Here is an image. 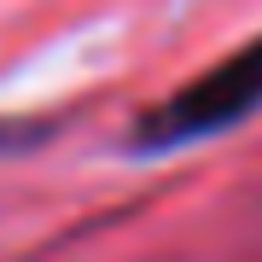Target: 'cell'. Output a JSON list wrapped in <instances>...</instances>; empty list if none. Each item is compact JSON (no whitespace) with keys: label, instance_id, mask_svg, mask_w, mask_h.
Returning a JSON list of instances; mask_svg holds the SVG:
<instances>
[{"label":"cell","instance_id":"obj_1","mask_svg":"<svg viewBox=\"0 0 262 262\" xmlns=\"http://www.w3.org/2000/svg\"><path fill=\"white\" fill-rule=\"evenodd\" d=\"M256 111H262V35L233 47L227 58H215L210 70H198L187 88H175L151 111H140L128 146L146 151V158L151 151H175V146H192V140L239 128Z\"/></svg>","mask_w":262,"mask_h":262},{"label":"cell","instance_id":"obj_2","mask_svg":"<svg viewBox=\"0 0 262 262\" xmlns=\"http://www.w3.org/2000/svg\"><path fill=\"white\" fill-rule=\"evenodd\" d=\"M47 128H24V122H0V151H12V146H29V140H41Z\"/></svg>","mask_w":262,"mask_h":262}]
</instances>
